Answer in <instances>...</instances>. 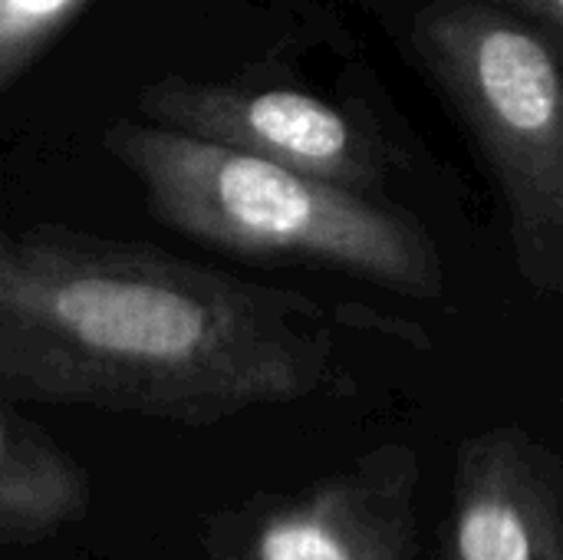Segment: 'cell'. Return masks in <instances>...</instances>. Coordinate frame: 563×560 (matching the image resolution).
Listing matches in <instances>:
<instances>
[{
	"mask_svg": "<svg viewBox=\"0 0 563 560\" xmlns=\"http://www.w3.org/2000/svg\"><path fill=\"white\" fill-rule=\"evenodd\" d=\"M313 304L175 254L36 224L0 231V389L218 416L317 386Z\"/></svg>",
	"mask_w": 563,
	"mask_h": 560,
	"instance_id": "6da1fadb",
	"label": "cell"
},
{
	"mask_svg": "<svg viewBox=\"0 0 563 560\" xmlns=\"http://www.w3.org/2000/svg\"><path fill=\"white\" fill-rule=\"evenodd\" d=\"M102 145L145 188L152 215L198 244L290 257L432 294L439 257L422 231L363 191L158 122L119 119Z\"/></svg>",
	"mask_w": 563,
	"mask_h": 560,
	"instance_id": "7a4b0ae2",
	"label": "cell"
},
{
	"mask_svg": "<svg viewBox=\"0 0 563 560\" xmlns=\"http://www.w3.org/2000/svg\"><path fill=\"white\" fill-rule=\"evenodd\" d=\"M416 43L495 168L525 274L538 290L563 294L561 56L485 0L426 10Z\"/></svg>",
	"mask_w": 563,
	"mask_h": 560,
	"instance_id": "3957f363",
	"label": "cell"
},
{
	"mask_svg": "<svg viewBox=\"0 0 563 560\" xmlns=\"http://www.w3.org/2000/svg\"><path fill=\"white\" fill-rule=\"evenodd\" d=\"M135 106L158 125L353 191H366L383 172L373 135L343 109L300 89L162 76L139 89Z\"/></svg>",
	"mask_w": 563,
	"mask_h": 560,
	"instance_id": "277c9868",
	"label": "cell"
},
{
	"mask_svg": "<svg viewBox=\"0 0 563 560\" xmlns=\"http://www.w3.org/2000/svg\"><path fill=\"white\" fill-rule=\"evenodd\" d=\"M534 525L511 492L485 485L468 495L455 525L459 560H534Z\"/></svg>",
	"mask_w": 563,
	"mask_h": 560,
	"instance_id": "5b68a950",
	"label": "cell"
},
{
	"mask_svg": "<svg viewBox=\"0 0 563 560\" xmlns=\"http://www.w3.org/2000/svg\"><path fill=\"white\" fill-rule=\"evenodd\" d=\"M89 0H0V92H7Z\"/></svg>",
	"mask_w": 563,
	"mask_h": 560,
	"instance_id": "8992f818",
	"label": "cell"
},
{
	"mask_svg": "<svg viewBox=\"0 0 563 560\" xmlns=\"http://www.w3.org/2000/svg\"><path fill=\"white\" fill-rule=\"evenodd\" d=\"M261 560H360L353 545L323 518H280L267 525L257 545Z\"/></svg>",
	"mask_w": 563,
	"mask_h": 560,
	"instance_id": "52a82bcc",
	"label": "cell"
},
{
	"mask_svg": "<svg viewBox=\"0 0 563 560\" xmlns=\"http://www.w3.org/2000/svg\"><path fill=\"white\" fill-rule=\"evenodd\" d=\"M485 3H508L538 23H544L558 40H563V0H485Z\"/></svg>",
	"mask_w": 563,
	"mask_h": 560,
	"instance_id": "ba28073f",
	"label": "cell"
}]
</instances>
